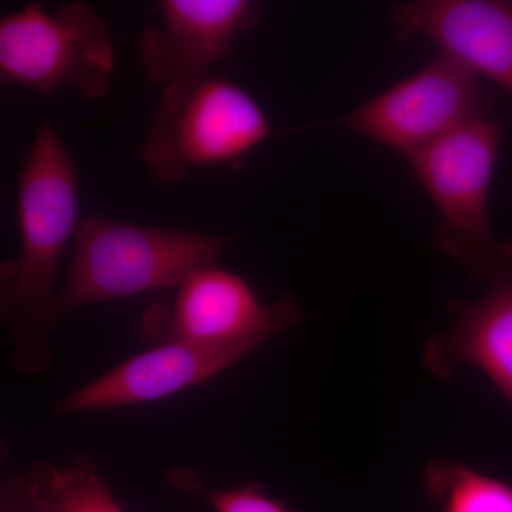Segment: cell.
<instances>
[{"label": "cell", "mask_w": 512, "mask_h": 512, "mask_svg": "<svg viewBox=\"0 0 512 512\" xmlns=\"http://www.w3.org/2000/svg\"><path fill=\"white\" fill-rule=\"evenodd\" d=\"M20 255L2 266L0 318L13 342V365L35 375L53 362L57 268L79 228V174L56 128L45 124L18 184Z\"/></svg>", "instance_id": "6da1fadb"}, {"label": "cell", "mask_w": 512, "mask_h": 512, "mask_svg": "<svg viewBox=\"0 0 512 512\" xmlns=\"http://www.w3.org/2000/svg\"><path fill=\"white\" fill-rule=\"evenodd\" d=\"M232 235L130 224L100 214L80 221L72 264L57 291L56 323L93 305L178 288L198 271L217 264Z\"/></svg>", "instance_id": "7a4b0ae2"}, {"label": "cell", "mask_w": 512, "mask_h": 512, "mask_svg": "<svg viewBox=\"0 0 512 512\" xmlns=\"http://www.w3.org/2000/svg\"><path fill=\"white\" fill-rule=\"evenodd\" d=\"M114 72L109 26L89 3H64L55 13L29 3L0 20L5 84L45 94L69 87L84 99L99 100L109 92Z\"/></svg>", "instance_id": "3957f363"}, {"label": "cell", "mask_w": 512, "mask_h": 512, "mask_svg": "<svg viewBox=\"0 0 512 512\" xmlns=\"http://www.w3.org/2000/svg\"><path fill=\"white\" fill-rule=\"evenodd\" d=\"M271 133L268 117L247 90L211 76L177 103L160 104L143 161L156 180L178 183L194 168L237 163Z\"/></svg>", "instance_id": "277c9868"}, {"label": "cell", "mask_w": 512, "mask_h": 512, "mask_svg": "<svg viewBox=\"0 0 512 512\" xmlns=\"http://www.w3.org/2000/svg\"><path fill=\"white\" fill-rule=\"evenodd\" d=\"M477 76L441 53L426 67L366 101L343 123L367 138L412 156L478 117Z\"/></svg>", "instance_id": "5b68a950"}, {"label": "cell", "mask_w": 512, "mask_h": 512, "mask_svg": "<svg viewBox=\"0 0 512 512\" xmlns=\"http://www.w3.org/2000/svg\"><path fill=\"white\" fill-rule=\"evenodd\" d=\"M160 20L141 35L138 56L144 74L163 93L161 104L177 103L211 77L235 37L255 25L247 0H164Z\"/></svg>", "instance_id": "8992f818"}, {"label": "cell", "mask_w": 512, "mask_h": 512, "mask_svg": "<svg viewBox=\"0 0 512 512\" xmlns=\"http://www.w3.org/2000/svg\"><path fill=\"white\" fill-rule=\"evenodd\" d=\"M501 134L500 124L478 116L409 156L461 251L490 245L488 192Z\"/></svg>", "instance_id": "52a82bcc"}, {"label": "cell", "mask_w": 512, "mask_h": 512, "mask_svg": "<svg viewBox=\"0 0 512 512\" xmlns=\"http://www.w3.org/2000/svg\"><path fill=\"white\" fill-rule=\"evenodd\" d=\"M262 343L259 338L163 342L67 394L53 413L96 412L167 399L220 375Z\"/></svg>", "instance_id": "ba28073f"}, {"label": "cell", "mask_w": 512, "mask_h": 512, "mask_svg": "<svg viewBox=\"0 0 512 512\" xmlns=\"http://www.w3.org/2000/svg\"><path fill=\"white\" fill-rule=\"evenodd\" d=\"M298 303L286 293L279 301L264 305L242 276L211 265L192 272L178 286L173 308L163 320H148L170 340L224 342V340L271 339L276 333L298 325Z\"/></svg>", "instance_id": "9c48e42d"}, {"label": "cell", "mask_w": 512, "mask_h": 512, "mask_svg": "<svg viewBox=\"0 0 512 512\" xmlns=\"http://www.w3.org/2000/svg\"><path fill=\"white\" fill-rule=\"evenodd\" d=\"M394 13L407 32L427 37L444 55L512 94V3L423 0Z\"/></svg>", "instance_id": "30bf717a"}, {"label": "cell", "mask_w": 512, "mask_h": 512, "mask_svg": "<svg viewBox=\"0 0 512 512\" xmlns=\"http://www.w3.org/2000/svg\"><path fill=\"white\" fill-rule=\"evenodd\" d=\"M426 360L439 375L457 365L477 367L512 403V281L495 286L470 306L431 343Z\"/></svg>", "instance_id": "8fae6325"}, {"label": "cell", "mask_w": 512, "mask_h": 512, "mask_svg": "<svg viewBox=\"0 0 512 512\" xmlns=\"http://www.w3.org/2000/svg\"><path fill=\"white\" fill-rule=\"evenodd\" d=\"M18 478L23 491L43 512H126L84 454L64 466L37 461Z\"/></svg>", "instance_id": "7c38bea8"}, {"label": "cell", "mask_w": 512, "mask_h": 512, "mask_svg": "<svg viewBox=\"0 0 512 512\" xmlns=\"http://www.w3.org/2000/svg\"><path fill=\"white\" fill-rule=\"evenodd\" d=\"M427 487L443 512H512V487L461 464H431Z\"/></svg>", "instance_id": "4fadbf2b"}, {"label": "cell", "mask_w": 512, "mask_h": 512, "mask_svg": "<svg viewBox=\"0 0 512 512\" xmlns=\"http://www.w3.org/2000/svg\"><path fill=\"white\" fill-rule=\"evenodd\" d=\"M173 484L191 493L200 494L214 508L215 512H296L265 493L259 483L241 485L231 490H208L200 484L192 471L177 468L170 474Z\"/></svg>", "instance_id": "5bb4252c"}, {"label": "cell", "mask_w": 512, "mask_h": 512, "mask_svg": "<svg viewBox=\"0 0 512 512\" xmlns=\"http://www.w3.org/2000/svg\"><path fill=\"white\" fill-rule=\"evenodd\" d=\"M2 512H43L23 491L18 476L2 483Z\"/></svg>", "instance_id": "9a60e30c"}]
</instances>
